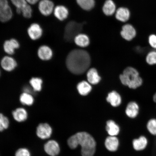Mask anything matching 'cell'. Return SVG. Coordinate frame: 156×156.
<instances>
[{
    "instance_id": "d4e9b609",
    "label": "cell",
    "mask_w": 156,
    "mask_h": 156,
    "mask_svg": "<svg viewBox=\"0 0 156 156\" xmlns=\"http://www.w3.org/2000/svg\"><path fill=\"white\" fill-rule=\"evenodd\" d=\"M77 89L80 94L85 96L90 92L92 87L88 83L83 81L78 84Z\"/></svg>"
},
{
    "instance_id": "9a60e30c",
    "label": "cell",
    "mask_w": 156,
    "mask_h": 156,
    "mask_svg": "<svg viewBox=\"0 0 156 156\" xmlns=\"http://www.w3.org/2000/svg\"><path fill=\"white\" fill-rule=\"evenodd\" d=\"M148 140L146 136H141L133 141V146L136 151H143L147 147L148 145Z\"/></svg>"
},
{
    "instance_id": "4fadbf2b",
    "label": "cell",
    "mask_w": 156,
    "mask_h": 156,
    "mask_svg": "<svg viewBox=\"0 0 156 156\" xmlns=\"http://www.w3.org/2000/svg\"><path fill=\"white\" fill-rule=\"evenodd\" d=\"M2 68L7 71H11L17 66V63L14 58L9 56H5L1 60Z\"/></svg>"
},
{
    "instance_id": "5bb4252c",
    "label": "cell",
    "mask_w": 156,
    "mask_h": 156,
    "mask_svg": "<svg viewBox=\"0 0 156 156\" xmlns=\"http://www.w3.org/2000/svg\"><path fill=\"white\" fill-rule=\"evenodd\" d=\"M38 55L40 59L43 60H48L52 57L53 52L49 47L43 45L39 48Z\"/></svg>"
},
{
    "instance_id": "f1b7e54d",
    "label": "cell",
    "mask_w": 156,
    "mask_h": 156,
    "mask_svg": "<svg viewBox=\"0 0 156 156\" xmlns=\"http://www.w3.org/2000/svg\"><path fill=\"white\" fill-rule=\"evenodd\" d=\"M30 85L32 89L36 91H40L42 89L43 81L40 78L34 77L30 80Z\"/></svg>"
},
{
    "instance_id": "30bf717a",
    "label": "cell",
    "mask_w": 156,
    "mask_h": 156,
    "mask_svg": "<svg viewBox=\"0 0 156 156\" xmlns=\"http://www.w3.org/2000/svg\"><path fill=\"white\" fill-rule=\"evenodd\" d=\"M44 150L47 154L51 156H56L59 153L60 149L57 142L50 140L45 144Z\"/></svg>"
},
{
    "instance_id": "ffe728a7",
    "label": "cell",
    "mask_w": 156,
    "mask_h": 156,
    "mask_svg": "<svg viewBox=\"0 0 156 156\" xmlns=\"http://www.w3.org/2000/svg\"><path fill=\"white\" fill-rule=\"evenodd\" d=\"M13 118L15 120L19 122L25 121L28 118V113L25 109L19 108L12 112Z\"/></svg>"
},
{
    "instance_id": "e575fe53",
    "label": "cell",
    "mask_w": 156,
    "mask_h": 156,
    "mask_svg": "<svg viewBox=\"0 0 156 156\" xmlns=\"http://www.w3.org/2000/svg\"><path fill=\"white\" fill-rule=\"evenodd\" d=\"M15 156H31L30 152L26 148H21L17 150Z\"/></svg>"
},
{
    "instance_id": "52a82bcc",
    "label": "cell",
    "mask_w": 156,
    "mask_h": 156,
    "mask_svg": "<svg viewBox=\"0 0 156 156\" xmlns=\"http://www.w3.org/2000/svg\"><path fill=\"white\" fill-rule=\"evenodd\" d=\"M36 133L37 135L41 139H47L51 135L52 128L48 124H41L37 128Z\"/></svg>"
},
{
    "instance_id": "8fae6325",
    "label": "cell",
    "mask_w": 156,
    "mask_h": 156,
    "mask_svg": "<svg viewBox=\"0 0 156 156\" xmlns=\"http://www.w3.org/2000/svg\"><path fill=\"white\" fill-rule=\"evenodd\" d=\"M19 47L20 44L18 41L14 38L5 41L3 44L5 52L9 55L14 54L15 50L18 48Z\"/></svg>"
},
{
    "instance_id": "7c38bea8",
    "label": "cell",
    "mask_w": 156,
    "mask_h": 156,
    "mask_svg": "<svg viewBox=\"0 0 156 156\" xmlns=\"http://www.w3.org/2000/svg\"><path fill=\"white\" fill-rule=\"evenodd\" d=\"M54 16L60 21H63L67 18L69 11L67 7L58 5L55 7L53 11Z\"/></svg>"
},
{
    "instance_id": "8992f818",
    "label": "cell",
    "mask_w": 156,
    "mask_h": 156,
    "mask_svg": "<svg viewBox=\"0 0 156 156\" xmlns=\"http://www.w3.org/2000/svg\"><path fill=\"white\" fill-rule=\"evenodd\" d=\"M30 38L33 40H37L41 37L43 30L40 25L37 23L31 24L27 30Z\"/></svg>"
},
{
    "instance_id": "d6a6232c",
    "label": "cell",
    "mask_w": 156,
    "mask_h": 156,
    "mask_svg": "<svg viewBox=\"0 0 156 156\" xmlns=\"http://www.w3.org/2000/svg\"><path fill=\"white\" fill-rule=\"evenodd\" d=\"M10 1L12 4L16 7V9H19L20 10L28 4L26 0H10Z\"/></svg>"
},
{
    "instance_id": "8d00e7d4",
    "label": "cell",
    "mask_w": 156,
    "mask_h": 156,
    "mask_svg": "<svg viewBox=\"0 0 156 156\" xmlns=\"http://www.w3.org/2000/svg\"><path fill=\"white\" fill-rule=\"evenodd\" d=\"M23 90L24 93H27L33 95L35 91L32 88L29 87L28 86H26L24 87L23 89Z\"/></svg>"
},
{
    "instance_id": "d6986e66",
    "label": "cell",
    "mask_w": 156,
    "mask_h": 156,
    "mask_svg": "<svg viewBox=\"0 0 156 156\" xmlns=\"http://www.w3.org/2000/svg\"><path fill=\"white\" fill-rule=\"evenodd\" d=\"M87 77L89 83L93 85L97 84L101 80L97 70L94 68H91L87 72Z\"/></svg>"
},
{
    "instance_id": "4316f807",
    "label": "cell",
    "mask_w": 156,
    "mask_h": 156,
    "mask_svg": "<svg viewBox=\"0 0 156 156\" xmlns=\"http://www.w3.org/2000/svg\"><path fill=\"white\" fill-rule=\"evenodd\" d=\"M76 1L78 5L85 10H90L94 7V0H76Z\"/></svg>"
},
{
    "instance_id": "9c48e42d",
    "label": "cell",
    "mask_w": 156,
    "mask_h": 156,
    "mask_svg": "<svg viewBox=\"0 0 156 156\" xmlns=\"http://www.w3.org/2000/svg\"><path fill=\"white\" fill-rule=\"evenodd\" d=\"M140 110L139 104L135 101H132L129 103L127 105L126 113V115L129 118H135L139 114Z\"/></svg>"
},
{
    "instance_id": "4dcf8cb0",
    "label": "cell",
    "mask_w": 156,
    "mask_h": 156,
    "mask_svg": "<svg viewBox=\"0 0 156 156\" xmlns=\"http://www.w3.org/2000/svg\"><path fill=\"white\" fill-rule=\"evenodd\" d=\"M9 119L0 113V131L6 129L9 127Z\"/></svg>"
},
{
    "instance_id": "74e56055",
    "label": "cell",
    "mask_w": 156,
    "mask_h": 156,
    "mask_svg": "<svg viewBox=\"0 0 156 156\" xmlns=\"http://www.w3.org/2000/svg\"><path fill=\"white\" fill-rule=\"evenodd\" d=\"M40 1V0H26L27 3L30 5L36 4Z\"/></svg>"
},
{
    "instance_id": "7402d4cb",
    "label": "cell",
    "mask_w": 156,
    "mask_h": 156,
    "mask_svg": "<svg viewBox=\"0 0 156 156\" xmlns=\"http://www.w3.org/2000/svg\"><path fill=\"white\" fill-rule=\"evenodd\" d=\"M106 130L110 136H115L120 131V128L114 121L110 120L107 122Z\"/></svg>"
},
{
    "instance_id": "44dd1931",
    "label": "cell",
    "mask_w": 156,
    "mask_h": 156,
    "mask_svg": "<svg viewBox=\"0 0 156 156\" xmlns=\"http://www.w3.org/2000/svg\"><path fill=\"white\" fill-rule=\"evenodd\" d=\"M13 11L9 5L0 12V21L6 23L11 20L13 17Z\"/></svg>"
},
{
    "instance_id": "7a4b0ae2",
    "label": "cell",
    "mask_w": 156,
    "mask_h": 156,
    "mask_svg": "<svg viewBox=\"0 0 156 156\" xmlns=\"http://www.w3.org/2000/svg\"><path fill=\"white\" fill-rule=\"evenodd\" d=\"M68 144L72 149L80 145L83 156H93L95 153L96 142L93 136L87 132H79L72 136L68 140Z\"/></svg>"
},
{
    "instance_id": "ba28073f",
    "label": "cell",
    "mask_w": 156,
    "mask_h": 156,
    "mask_svg": "<svg viewBox=\"0 0 156 156\" xmlns=\"http://www.w3.org/2000/svg\"><path fill=\"white\" fill-rule=\"evenodd\" d=\"M121 35L125 40L130 41L135 37L136 31L134 27L131 25L127 24L122 27L121 32Z\"/></svg>"
},
{
    "instance_id": "3957f363",
    "label": "cell",
    "mask_w": 156,
    "mask_h": 156,
    "mask_svg": "<svg viewBox=\"0 0 156 156\" xmlns=\"http://www.w3.org/2000/svg\"><path fill=\"white\" fill-rule=\"evenodd\" d=\"M121 82L126 86L136 89L143 85L144 80L138 70L132 67H126L119 76Z\"/></svg>"
},
{
    "instance_id": "ac0fdd59",
    "label": "cell",
    "mask_w": 156,
    "mask_h": 156,
    "mask_svg": "<svg viewBox=\"0 0 156 156\" xmlns=\"http://www.w3.org/2000/svg\"><path fill=\"white\" fill-rule=\"evenodd\" d=\"M115 16L118 20L122 22H126L130 18V11L126 8L120 7L116 11Z\"/></svg>"
},
{
    "instance_id": "ab89813d",
    "label": "cell",
    "mask_w": 156,
    "mask_h": 156,
    "mask_svg": "<svg viewBox=\"0 0 156 156\" xmlns=\"http://www.w3.org/2000/svg\"><path fill=\"white\" fill-rule=\"evenodd\" d=\"M0 75H1V73H0Z\"/></svg>"
},
{
    "instance_id": "cb8c5ba5",
    "label": "cell",
    "mask_w": 156,
    "mask_h": 156,
    "mask_svg": "<svg viewBox=\"0 0 156 156\" xmlns=\"http://www.w3.org/2000/svg\"><path fill=\"white\" fill-rule=\"evenodd\" d=\"M74 41L77 46L85 48L89 45V39L87 35L80 34L74 38Z\"/></svg>"
},
{
    "instance_id": "f546056e",
    "label": "cell",
    "mask_w": 156,
    "mask_h": 156,
    "mask_svg": "<svg viewBox=\"0 0 156 156\" xmlns=\"http://www.w3.org/2000/svg\"><path fill=\"white\" fill-rule=\"evenodd\" d=\"M146 127L150 133L156 136V118L150 119L147 122Z\"/></svg>"
},
{
    "instance_id": "277c9868",
    "label": "cell",
    "mask_w": 156,
    "mask_h": 156,
    "mask_svg": "<svg viewBox=\"0 0 156 156\" xmlns=\"http://www.w3.org/2000/svg\"><path fill=\"white\" fill-rule=\"evenodd\" d=\"M83 28V24L74 21L68 23L66 25L64 37L68 42H71L78 34H80Z\"/></svg>"
},
{
    "instance_id": "2e32d148",
    "label": "cell",
    "mask_w": 156,
    "mask_h": 156,
    "mask_svg": "<svg viewBox=\"0 0 156 156\" xmlns=\"http://www.w3.org/2000/svg\"><path fill=\"white\" fill-rule=\"evenodd\" d=\"M105 145L106 149L109 151H116L119 146V141L118 138L114 136H108L105 140Z\"/></svg>"
},
{
    "instance_id": "d590c367",
    "label": "cell",
    "mask_w": 156,
    "mask_h": 156,
    "mask_svg": "<svg viewBox=\"0 0 156 156\" xmlns=\"http://www.w3.org/2000/svg\"><path fill=\"white\" fill-rule=\"evenodd\" d=\"M9 5L7 0H0V12Z\"/></svg>"
},
{
    "instance_id": "1f68e13d",
    "label": "cell",
    "mask_w": 156,
    "mask_h": 156,
    "mask_svg": "<svg viewBox=\"0 0 156 156\" xmlns=\"http://www.w3.org/2000/svg\"><path fill=\"white\" fill-rule=\"evenodd\" d=\"M21 13L25 18H30L32 16L33 10L30 5L28 4L25 7L21 9Z\"/></svg>"
},
{
    "instance_id": "83f0119b",
    "label": "cell",
    "mask_w": 156,
    "mask_h": 156,
    "mask_svg": "<svg viewBox=\"0 0 156 156\" xmlns=\"http://www.w3.org/2000/svg\"><path fill=\"white\" fill-rule=\"evenodd\" d=\"M20 101L22 104L27 106H31L34 102L32 95L26 93H23L20 96Z\"/></svg>"
},
{
    "instance_id": "603a6c76",
    "label": "cell",
    "mask_w": 156,
    "mask_h": 156,
    "mask_svg": "<svg viewBox=\"0 0 156 156\" xmlns=\"http://www.w3.org/2000/svg\"><path fill=\"white\" fill-rule=\"evenodd\" d=\"M116 5L112 0H107L103 7V11L105 15L111 16L116 11Z\"/></svg>"
},
{
    "instance_id": "f35d334b",
    "label": "cell",
    "mask_w": 156,
    "mask_h": 156,
    "mask_svg": "<svg viewBox=\"0 0 156 156\" xmlns=\"http://www.w3.org/2000/svg\"><path fill=\"white\" fill-rule=\"evenodd\" d=\"M152 100H153V102L156 104V91L154 93L153 95V97H152Z\"/></svg>"
},
{
    "instance_id": "e0dca14e",
    "label": "cell",
    "mask_w": 156,
    "mask_h": 156,
    "mask_svg": "<svg viewBox=\"0 0 156 156\" xmlns=\"http://www.w3.org/2000/svg\"><path fill=\"white\" fill-rule=\"evenodd\" d=\"M106 99L107 102L110 103L113 107H118L122 103V98L120 95L114 91L108 94Z\"/></svg>"
},
{
    "instance_id": "836d02e7",
    "label": "cell",
    "mask_w": 156,
    "mask_h": 156,
    "mask_svg": "<svg viewBox=\"0 0 156 156\" xmlns=\"http://www.w3.org/2000/svg\"><path fill=\"white\" fill-rule=\"evenodd\" d=\"M148 43L153 50H156V35L152 34L150 35L148 39Z\"/></svg>"
},
{
    "instance_id": "6da1fadb",
    "label": "cell",
    "mask_w": 156,
    "mask_h": 156,
    "mask_svg": "<svg viewBox=\"0 0 156 156\" xmlns=\"http://www.w3.org/2000/svg\"><path fill=\"white\" fill-rule=\"evenodd\" d=\"M90 58L85 50L75 49L68 54L66 65L68 70L75 75H81L88 69L90 65Z\"/></svg>"
},
{
    "instance_id": "5b68a950",
    "label": "cell",
    "mask_w": 156,
    "mask_h": 156,
    "mask_svg": "<svg viewBox=\"0 0 156 156\" xmlns=\"http://www.w3.org/2000/svg\"><path fill=\"white\" fill-rule=\"evenodd\" d=\"M54 8V3L51 0H40L39 2V11L44 16H48L51 15Z\"/></svg>"
},
{
    "instance_id": "484cf974",
    "label": "cell",
    "mask_w": 156,
    "mask_h": 156,
    "mask_svg": "<svg viewBox=\"0 0 156 156\" xmlns=\"http://www.w3.org/2000/svg\"><path fill=\"white\" fill-rule=\"evenodd\" d=\"M145 63L150 67L156 66V50H151L145 56Z\"/></svg>"
}]
</instances>
